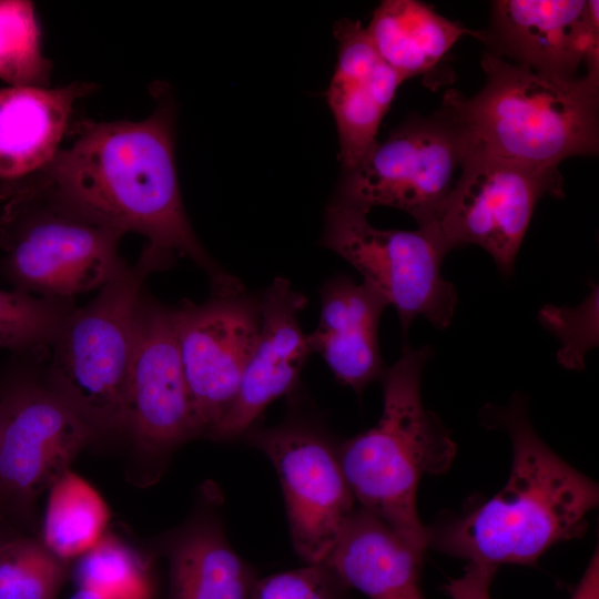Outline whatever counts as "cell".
<instances>
[{"label":"cell","instance_id":"cell-8","mask_svg":"<svg viewBox=\"0 0 599 599\" xmlns=\"http://www.w3.org/2000/svg\"><path fill=\"white\" fill-rule=\"evenodd\" d=\"M240 439L275 467L297 556L306 565L324 562L357 507L339 464L338 443L298 404L281 424H255Z\"/></svg>","mask_w":599,"mask_h":599},{"label":"cell","instance_id":"cell-13","mask_svg":"<svg viewBox=\"0 0 599 599\" xmlns=\"http://www.w3.org/2000/svg\"><path fill=\"white\" fill-rule=\"evenodd\" d=\"M0 402V495L30 501L69 470L94 433L31 378L18 379Z\"/></svg>","mask_w":599,"mask_h":599},{"label":"cell","instance_id":"cell-16","mask_svg":"<svg viewBox=\"0 0 599 599\" xmlns=\"http://www.w3.org/2000/svg\"><path fill=\"white\" fill-rule=\"evenodd\" d=\"M334 34L338 58L326 99L338 132L339 159L348 172L376 146L380 122L404 79L379 58L359 21L336 22Z\"/></svg>","mask_w":599,"mask_h":599},{"label":"cell","instance_id":"cell-5","mask_svg":"<svg viewBox=\"0 0 599 599\" xmlns=\"http://www.w3.org/2000/svg\"><path fill=\"white\" fill-rule=\"evenodd\" d=\"M175 261L144 245L133 265L73 311L50 345L44 385L94 435L126 432L125 383L135 306L146 278Z\"/></svg>","mask_w":599,"mask_h":599},{"label":"cell","instance_id":"cell-31","mask_svg":"<svg viewBox=\"0 0 599 599\" xmlns=\"http://www.w3.org/2000/svg\"><path fill=\"white\" fill-rule=\"evenodd\" d=\"M1 418H2V412H1V402H0V429H1Z\"/></svg>","mask_w":599,"mask_h":599},{"label":"cell","instance_id":"cell-12","mask_svg":"<svg viewBox=\"0 0 599 599\" xmlns=\"http://www.w3.org/2000/svg\"><path fill=\"white\" fill-rule=\"evenodd\" d=\"M125 424L136 444L153 455H165L197 437L175 306L155 300L144 287L133 316Z\"/></svg>","mask_w":599,"mask_h":599},{"label":"cell","instance_id":"cell-10","mask_svg":"<svg viewBox=\"0 0 599 599\" xmlns=\"http://www.w3.org/2000/svg\"><path fill=\"white\" fill-rule=\"evenodd\" d=\"M458 164L456 135L441 118L412 120L345 172L335 200L367 213L392 206L410 214L419 227L428 226L455 184Z\"/></svg>","mask_w":599,"mask_h":599},{"label":"cell","instance_id":"cell-26","mask_svg":"<svg viewBox=\"0 0 599 599\" xmlns=\"http://www.w3.org/2000/svg\"><path fill=\"white\" fill-rule=\"evenodd\" d=\"M64 578L65 561L42 542H0V599H55Z\"/></svg>","mask_w":599,"mask_h":599},{"label":"cell","instance_id":"cell-23","mask_svg":"<svg viewBox=\"0 0 599 599\" xmlns=\"http://www.w3.org/2000/svg\"><path fill=\"white\" fill-rule=\"evenodd\" d=\"M74 579L79 589L103 599H152L149 566L134 549L110 534L78 558Z\"/></svg>","mask_w":599,"mask_h":599},{"label":"cell","instance_id":"cell-25","mask_svg":"<svg viewBox=\"0 0 599 599\" xmlns=\"http://www.w3.org/2000/svg\"><path fill=\"white\" fill-rule=\"evenodd\" d=\"M75 308L73 300L0 290V348L22 354L50 346Z\"/></svg>","mask_w":599,"mask_h":599},{"label":"cell","instance_id":"cell-20","mask_svg":"<svg viewBox=\"0 0 599 599\" xmlns=\"http://www.w3.org/2000/svg\"><path fill=\"white\" fill-rule=\"evenodd\" d=\"M170 599H252L257 576L230 545L220 516L203 511L171 539Z\"/></svg>","mask_w":599,"mask_h":599},{"label":"cell","instance_id":"cell-7","mask_svg":"<svg viewBox=\"0 0 599 599\" xmlns=\"http://www.w3.org/2000/svg\"><path fill=\"white\" fill-rule=\"evenodd\" d=\"M321 244L346 260L396 309L404 336L417 316L438 328L450 324L457 293L441 276L449 251L434 229L380 230L368 222L367 212L334 199L325 211Z\"/></svg>","mask_w":599,"mask_h":599},{"label":"cell","instance_id":"cell-15","mask_svg":"<svg viewBox=\"0 0 599 599\" xmlns=\"http://www.w3.org/2000/svg\"><path fill=\"white\" fill-rule=\"evenodd\" d=\"M260 297L261 326L235 400L209 439L233 441L254 426L275 399L297 386L311 354L300 314L306 297L288 280L276 277Z\"/></svg>","mask_w":599,"mask_h":599},{"label":"cell","instance_id":"cell-2","mask_svg":"<svg viewBox=\"0 0 599 599\" xmlns=\"http://www.w3.org/2000/svg\"><path fill=\"white\" fill-rule=\"evenodd\" d=\"M488 416L510 437L508 481L486 501L427 527L428 548L473 564L531 566L555 544L586 531L599 489L538 436L522 397Z\"/></svg>","mask_w":599,"mask_h":599},{"label":"cell","instance_id":"cell-18","mask_svg":"<svg viewBox=\"0 0 599 599\" xmlns=\"http://www.w3.org/2000/svg\"><path fill=\"white\" fill-rule=\"evenodd\" d=\"M92 90L88 83L0 89V197L50 166L70 129L74 102Z\"/></svg>","mask_w":599,"mask_h":599},{"label":"cell","instance_id":"cell-30","mask_svg":"<svg viewBox=\"0 0 599 599\" xmlns=\"http://www.w3.org/2000/svg\"><path fill=\"white\" fill-rule=\"evenodd\" d=\"M69 599H103V598L91 590L78 588V590Z\"/></svg>","mask_w":599,"mask_h":599},{"label":"cell","instance_id":"cell-11","mask_svg":"<svg viewBox=\"0 0 599 599\" xmlns=\"http://www.w3.org/2000/svg\"><path fill=\"white\" fill-rule=\"evenodd\" d=\"M180 352L197 437L232 407L261 326L260 297L245 288L175 305Z\"/></svg>","mask_w":599,"mask_h":599},{"label":"cell","instance_id":"cell-28","mask_svg":"<svg viewBox=\"0 0 599 599\" xmlns=\"http://www.w3.org/2000/svg\"><path fill=\"white\" fill-rule=\"evenodd\" d=\"M498 567L468 562L463 576L444 586L450 599H491L490 586Z\"/></svg>","mask_w":599,"mask_h":599},{"label":"cell","instance_id":"cell-17","mask_svg":"<svg viewBox=\"0 0 599 599\" xmlns=\"http://www.w3.org/2000/svg\"><path fill=\"white\" fill-rule=\"evenodd\" d=\"M321 315L306 335L311 353L325 361L334 377L357 396L386 372L378 342L384 298L364 282L337 274L319 290Z\"/></svg>","mask_w":599,"mask_h":599},{"label":"cell","instance_id":"cell-6","mask_svg":"<svg viewBox=\"0 0 599 599\" xmlns=\"http://www.w3.org/2000/svg\"><path fill=\"white\" fill-rule=\"evenodd\" d=\"M122 236L39 191L21 189L8 197L0 215V275L14 290L73 300L129 268L119 252Z\"/></svg>","mask_w":599,"mask_h":599},{"label":"cell","instance_id":"cell-1","mask_svg":"<svg viewBox=\"0 0 599 599\" xmlns=\"http://www.w3.org/2000/svg\"><path fill=\"white\" fill-rule=\"evenodd\" d=\"M158 104L139 121H80L75 138L50 166L21 189L41 192L60 206L125 234L146 246L187 257L209 276L211 292L243 284L204 250L185 213L174 158V104L164 84Z\"/></svg>","mask_w":599,"mask_h":599},{"label":"cell","instance_id":"cell-4","mask_svg":"<svg viewBox=\"0 0 599 599\" xmlns=\"http://www.w3.org/2000/svg\"><path fill=\"white\" fill-rule=\"evenodd\" d=\"M428 347L404 345L383 378L378 423L343 443L338 459L357 502L393 528L415 550L428 549L427 527L417 510V489L426 475L446 471L456 446L449 430L422 400V372Z\"/></svg>","mask_w":599,"mask_h":599},{"label":"cell","instance_id":"cell-29","mask_svg":"<svg viewBox=\"0 0 599 599\" xmlns=\"http://www.w3.org/2000/svg\"><path fill=\"white\" fill-rule=\"evenodd\" d=\"M571 599H599V555L596 549Z\"/></svg>","mask_w":599,"mask_h":599},{"label":"cell","instance_id":"cell-9","mask_svg":"<svg viewBox=\"0 0 599 599\" xmlns=\"http://www.w3.org/2000/svg\"><path fill=\"white\" fill-rule=\"evenodd\" d=\"M460 165L459 179L428 226L448 251L478 245L509 275L537 202L545 194L562 196L560 175L474 155L460 156Z\"/></svg>","mask_w":599,"mask_h":599},{"label":"cell","instance_id":"cell-21","mask_svg":"<svg viewBox=\"0 0 599 599\" xmlns=\"http://www.w3.org/2000/svg\"><path fill=\"white\" fill-rule=\"evenodd\" d=\"M366 32L379 58L404 80L436 67L463 34L481 38L414 0L380 2Z\"/></svg>","mask_w":599,"mask_h":599},{"label":"cell","instance_id":"cell-3","mask_svg":"<svg viewBox=\"0 0 599 599\" xmlns=\"http://www.w3.org/2000/svg\"><path fill=\"white\" fill-rule=\"evenodd\" d=\"M481 67L484 88L470 99L448 91L440 114L456 135L460 156L559 175L562 160L597 153L599 73L564 80L491 52Z\"/></svg>","mask_w":599,"mask_h":599},{"label":"cell","instance_id":"cell-22","mask_svg":"<svg viewBox=\"0 0 599 599\" xmlns=\"http://www.w3.org/2000/svg\"><path fill=\"white\" fill-rule=\"evenodd\" d=\"M49 490L42 544L63 561L79 558L104 536L110 518L108 506L88 481L71 470Z\"/></svg>","mask_w":599,"mask_h":599},{"label":"cell","instance_id":"cell-24","mask_svg":"<svg viewBox=\"0 0 599 599\" xmlns=\"http://www.w3.org/2000/svg\"><path fill=\"white\" fill-rule=\"evenodd\" d=\"M51 69L33 3L0 0V79L11 87H48Z\"/></svg>","mask_w":599,"mask_h":599},{"label":"cell","instance_id":"cell-14","mask_svg":"<svg viewBox=\"0 0 599 599\" xmlns=\"http://www.w3.org/2000/svg\"><path fill=\"white\" fill-rule=\"evenodd\" d=\"M488 38L515 63L572 80L583 62L599 72L598 1L500 0Z\"/></svg>","mask_w":599,"mask_h":599},{"label":"cell","instance_id":"cell-19","mask_svg":"<svg viewBox=\"0 0 599 599\" xmlns=\"http://www.w3.org/2000/svg\"><path fill=\"white\" fill-rule=\"evenodd\" d=\"M424 554L357 506L324 561L349 588L369 599H425Z\"/></svg>","mask_w":599,"mask_h":599},{"label":"cell","instance_id":"cell-27","mask_svg":"<svg viewBox=\"0 0 599 599\" xmlns=\"http://www.w3.org/2000/svg\"><path fill=\"white\" fill-rule=\"evenodd\" d=\"M252 599H353L351 589L325 562L258 578Z\"/></svg>","mask_w":599,"mask_h":599}]
</instances>
